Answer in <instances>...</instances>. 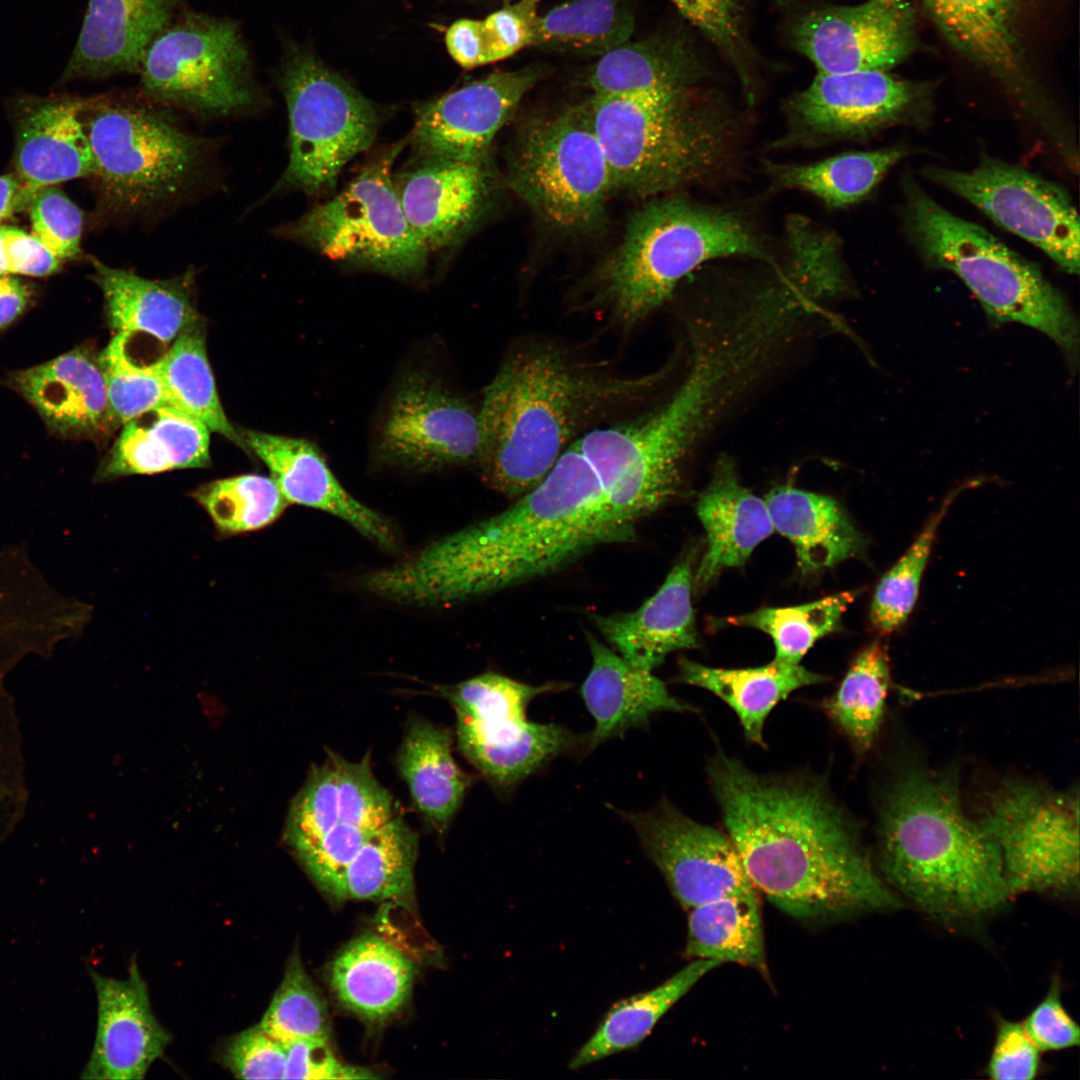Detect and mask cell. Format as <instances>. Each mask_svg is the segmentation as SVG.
I'll return each instance as SVG.
<instances>
[{"instance_id": "9f6ffc18", "label": "cell", "mask_w": 1080, "mask_h": 1080, "mask_svg": "<svg viewBox=\"0 0 1080 1080\" xmlns=\"http://www.w3.org/2000/svg\"><path fill=\"white\" fill-rule=\"evenodd\" d=\"M28 207L32 234L61 262L76 257L83 228L79 208L55 186L40 189Z\"/></svg>"}, {"instance_id": "30bf717a", "label": "cell", "mask_w": 1080, "mask_h": 1080, "mask_svg": "<svg viewBox=\"0 0 1080 1080\" xmlns=\"http://www.w3.org/2000/svg\"><path fill=\"white\" fill-rule=\"evenodd\" d=\"M289 116V163L273 191L315 195L373 143L376 107L310 50L287 52L278 76Z\"/></svg>"}, {"instance_id": "cb8c5ba5", "label": "cell", "mask_w": 1080, "mask_h": 1080, "mask_svg": "<svg viewBox=\"0 0 1080 1080\" xmlns=\"http://www.w3.org/2000/svg\"><path fill=\"white\" fill-rule=\"evenodd\" d=\"M98 1022L91 1057L81 1078L141 1080L168 1046L171 1035L155 1017L135 961L123 980L91 972Z\"/></svg>"}, {"instance_id": "4dcf8cb0", "label": "cell", "mask_w": 1080, "mask_h": 1080, "mask_svg": "<svg viewBox=\"0 0 1080 1080\" xmlns=\"http://www.w3.org/2000/svg\"><path fill=\"white\" fill-rule=\"evenodd\" d=\"M696 510L707 534V550L695 574L698 587L709 584L725 568L742 566L774 532L765 501L741 484L727 456L716 462Z\"/></svg>"}, {"instance_id": "db71d44e", "label": "cell", "mask_w": 1080, "mask_h": 1080, "mask_svg": "<svg viewBox=\"0 0 1080 1080\" xmlns=\"http://www.w3.org/2000/svg\"><path fill=\"white\" fill-rule=\"evenodd\" d=\"M339 821L375 831L393 817L390 793L372 773L369 754L359 762L338 755Z\"/></svg>"}, {"instance_id": "d590c367", "label": "cell", "mask_w": 1080, "mask_h": 1080, "mask_svg": "<svg viewBox=\"0 0 1080 1080\" xmlns=\"http://www.w3.org/2000/svg\"><path fill=\"white\" fill-rule=\"evenodd\" d=\"M679 681L709 690L737 715L745 738L765 746L763 730L772 709L795 690L826 681L800 666L773 661L754 668L723 669L682 658Z\"/></svg>"}, {"instance_id": "9a60e30c", "label": "cell", "mask_w": 1080, "mask_h": 1080, "mask_svg": "<svg viewBox=\"0 0 1080 1080\" xmlns=\"http://www.w3.org/2000/svg\"><path fill=\"white\" fill-rule=\"evenodd\" d=\"M1079 794L1024 780L992 794L977 820L1001 853L1011 897L1079 887Z\"/></svg>"}, {"instance_id": "5b68a950", "label": "cell", "mask_w": 1080, "mask_h": 1080, "mask_svg": "<svg viewBox=\"0 0 1080 1080\" xmlns=\"http://www.w3.org/2000/svg\"><path fill=\"white\" fill-rule=\"evenodd\" d=\"M732 256L771 261L758 234L735 212L680 197L653 201L632 215L599 271V297L631 326L663 305L700 265Z\"/></svg>"}, {"instance_id": "bcb514c9", "label": "cell", "mask_w": 1080, "mask_h": 1080, "mask_svg": "<svg viewBox=\"0 0 1080 1080\" xmlns=\"http://www.w3.org/2000/svg\"><path fill=\"white\" fill-rule=\"evenodd\" d=\"M541 0H518L484 19H460L446 31L450 56L465 69L508 58L531 46Z\"/></svg>"}, {"instance_id": "4316f807", "label": "cell", "mask_w": 1080, "mask_h": 1080, "mask_svg": "<svg viewBox=\"0 0 1080 1080\" xmlns=\"http://www.w3.org/2000/svg\"><path fill=\"white\" fill-rule=\"evenodd\" d=\"M15 165L22 206L40 189L94 175L95 162L79 97L31 98L22 103Z\"/></svg>"}, {"instance_id": "44dd1931", "label": "cell", "mask_w": 1080, "mask_h": 1080, "mask_svg": "<svg viewBox=\"0 0 1080 1080\" xmlns=\"http://www.w3.org/2000/svg\"><path fill=\"white\" fill-rule=\"evenodd\" d=\"M929 88L889 71L817 73L793 97L790 111L798 129L817 138L865 136L910 118Z\"/></svg>"}, {"instance_id": "91938a15", "label": "cell", "mask_w": 1080, "mask_h": 1080, "mask_svg": "<svg viewBox=\"0 0 1080 1080\" xmlns=\"http://www.w3.org/2000/svg\"><path fill=\"white\" fill-rule=\"evenodd\" d=\"M1040 1050L1022 1023L1000 1019L986 1074L994 1080H1031L1039 1073Z\"/></svg>"}, {"instance_id": "74e56055", "label": "cell", "mask_w": 1080, "mask_h": 1080, "mask_svg": "<svg viewBox=\"0 0 1080 1080\" xmlns=\"http://www.w3.org/2000/svg\"><path fill=\"white\" fill-rule=\"evenodd\" d=\"M413 978L412 961L376 936L351 942L330 969L331 985L340 1002L370 1020L395 1013L408 998Z\"/></svg>"}, {"instance_id": "4fadbf2b", "label": "cell", "mask_w": 1080, "mask_h": 1080, "mask_svg": "<svg viewBox=\"0 0 1080 1080\" xmlns=\"http://www.w3.org/2000/svg\"><path fill=\"white\" fill-rule=\"evenodd\" d=\"M138 73L150 99L202 115L245 111L258 96L240 26L199 12L176 16L152 41Z\"/></svg>"}, {"instance_id": "816d5d0a", "label": "cell", "mask_w": 1080, "mask_h": 1080, "mask_svg": "<svg viewBox=\"0 0 1080 1080\" xmlns=\"http://www.w3.org/2000/svg\"><path fill=\"white\" fill-rule=\"evenodd\" d=\"M953 498L945 500L906 552L878 583L870 607V620L881 634L891 633L900 627L912 612L936 533Z\"/></svg>"}, {"instance_id": "ab89813d", "label": "cell", "mask_w": 1080, "mask_h": 1080, "mask_svg": "<svg viewBox=\"0 0 1080 1080\" xmlns=\"http://www.w3.org/2000/svg\"><path fill=\"white\" fill-rule=\"evenodd\" d=\"M721 964L693 959L659 986L616 1002L568 1067L578 1070L639 1045L666 1012L708 972Z\"/></svg>"}, {"instance_id": "e7e4bbea", "label": "cell", "mask_w": 1080, "mask_h": 1080, "mask_svg": "<svg viewBox=\"0 0 1080 1080\" xmlns=\"http://www.w3.org/2000/svg\"><path fill=\"white\" fill-rule=\"evenodd\" d=\"M30 286L16 275H0V330L10 326L31 302Z\"/></svg>"}, {"instance_id": "484cf974", "label": "cell", "mask_w": 1080, "mask_h": 1080, "mask_svg": "<svg viewBox=\"0 0 1080 1080\" xmlns=\"http://www.w3.org/2000/svg\"><path fill=\"white\" fill-rule=\"evenodd\" d=\"M8 385L30 403L56 435L91 437L113 425L98 358L83 348L14 371Z\"/></svg>"}, {"instance_id": "e575fe53", "label": "cell", "mask_w": 1080, "mask_h": 1080, "mask_svg": "<svg viewBox=\"0 0 1080 1080\" xmlns=\"http://www.w3.org/2000/svg\"><path fill=\"white\" fill-rule=\"evenodd\" d=\"M764 501L774 530L794 545L803 573L832 567L861 551V536L833 498L785 485Z\"/></svg>"}, {"instance_id": "ffe728a7", "label": "cell", "mask_w": 1080, "mask_h": 1080, "mask_svg": "<svg viewBox=\"0 0 1080 1080\" xmlns=\"http://www.w3.org/2000/svg\"><path fill=\"white\" fill-rule=\"evenodd\" d=\"M546 74L536 64L495 72L420 105L413 146L423 159L473 161L488 155L497 132Z\"/></svg>"}, {"instance_id": "836d02e7", "label": "cell", "mask_w": 1080, "mask_h": 1080, "mask_svg": "<svg viewBox=\"0 0 1080 1080\" xmlns=\"http://www.w3.org/2000/svg\"><path fill=\"white\" fill-rule=\"evenodd\" d=\"M92 264L107 322L116 333H143L169 344L199 320L186 276L151 280L97 259Z\"/></svg>"}, {"instance_id": "8992f818", "label": "cell", "mask_w": 1080, "mask_h": 1080, "mask_svg": "<svg viewBox=\"0 0 1080 1080\" xmlns=\"http://www.w3.org/2000/svg\"><path fill=\"white\" fill-rule=\"evenodd\" d=\"M906 231L925 261L960 278L989 318L1016 322L1051 338L1077 363L1079 324L1041 270L985 228L933 200L913 180L904 183Z\"/></svg>"}, {"instance_id": "f6af8a7d", "label": "cell", "mask_w": 1080, "mask_h": 1080, "mask_svg": "<svg viewBox=\"0 0 1080 1080\" xmlns=\"http://www.w3.org/2000/svg\"><path fill=\"white\" fill-rule=\"evenodd\" d=\"M903 147L851 152L811 164H772L779 184L813 194L833 208L864 198L903 156Z\"/></svg>"}, {"instance_id": "ba28073f", "label": "cell", "mask_w": 1080, "mask_h": 1080, "mask_svg": "<svg viewBox=\"0 0 1080 1080\" xmlns=\"http://www.w3.org/2000/svg\"><path fill=\"white\" fill-rule=\"evenodd\" d=\"M103 204L137 213L176 199L198 176L204 146L150 106L110 96L79 98Z\"/></svg>"}, {"instance_id": "d4e9b609", "label": "cell", "mask_w": 1080, "mask_h": 1080, "mask_svg": "<svg viewBox=\"0 0 1080 1080\" xmlns=\"http://www.w3.org/2000/svg\"><path fill=\"white\" fill-rule=\"evenodd\" d=\"M181 0H89L60 82L138 72L152 41L176 17Z\"/></svg>"}, {"instance_id": "f1b7e54d", "label": "cell", "mask_w": 1080, "mask_h": 1080, "mask_svg": "<svg viewBox=\"0 0 1080 1080\" xmlns=\"http://www.w3.org/2000/svg\"><path fill=\"white\" fill-rule=\"evenodd\" d=\"M586 640L592 666L580 693L595 720L590 750L629 729L646 727L656 713L695 710L672 696L652 671L633 666L591 633Z\"/></svg>"}, {"instance_id": "e0dca14e", "label": "cell", "mask_w": 1080, "mask_h": 1080, "mask_svg": "<svg viewBox=\"0 0 1080 1080\" xmlns=\"http://www.w3.org/2000/svg\"><path fill=\"white\" fill-rule=\"evenodd\" d=\"M478 411L424 370L407 372L380 425L377 455L417 471L476 463Z\"/></svg>"}, {"instance_id": "7402d4cb", "label": "cell", "mask_w": 1080, "mask_h": 1080, "mask_svg": "<svg viewBox=\"0 0 1080 1080\" xmlns=\"http://www.w3.org/2000/svg\"><path fill=\"white\" fill-rule=\"evenodd\" d=\"M495 186L488 155L423 159L395 185L405 216L428 250L456 245L487 210Z\"/></svg>"}, {"instance_id": "60d3db41", "label": "cell", "mask_w": 1080, "mask_h": 1080, "mask_svg": "<svg viewBox=\"0 0 1080 1080\" xmlns=\"http://www.w3.org/2000/svg\"><path fill=\"white\" fill-rule=\"evenodd\" d=\"M635 27L629 0H567L538 15L531 46L602 56L629 40Z\"/></svg>"}, {"instance_id": "277c9868", "label": "cell", "mask_w": 1080, "mask_h": 1080, "mask_svg": "<svg viewBox=\"0 0 1080 1080\" xmlns=\"http://www.w3.org/2000/svg\"><path fill=\"white\" fill-rule=\"evenodd\" d=\"M660 376H600L554 346L516 349L485 387L478 410L483 480L518 499L542 482L584 424Z\"/></svg>"}, {"instance_id": "680465c9", "label": "cell", "mask_w": 1080, "mask_h": 1080, "mask_svg": "<svg viewBox=\"0 0 1080 1080\" xmlns=\"http://www.w3.org/2000/svg\"><path fill=\"white\" fill-rule=\"evenodd\" d=\"M224 1064L241 1079H285V1046L259 1025L234 1035L223 1052Z\"/></svg>"}, {"instance_id": "c3c4849f", "label": "cell", "mask_w": 1080, "mask_h": 1080, "mask_svg": "<svg viewBox=\"0 0 1080 1080\" xmlns=\"http://www.w3.org/2000/svg\"><path fill=\"white\" fill-rule=\"evenodd\" d=\"M854 598V593L842 592L799 606L759 609L726 621L767 633L775 645L774 660L796 665L818 639L839 628Z\"/></svg>"}, {"instance_id": "603a6c76", "label": "cell", "mask_w": 1080, "mask_h": 1080, "mask_svg": "<svg viewBox=\"0 0 1080 1080\" xmlns=\"http://www.w3.org/2000/svg\"><path fill=\"white\" fill-rule=\"evenodd\" d=\"M238 431L247 451L267 466L288 504L327 513L380 548L396 549L397 538L389 521L341 485L314 443L247 428Z\"/></svg>"}, {"instance_id": "94428289", "label": "cell", "mask_w": 1080, "mask_h": 1080, "mask_svg": "<svg viewBox=\"0 0 1080 1080\" xmlns=\"http://www.w3.org/2000/svg\"><path fill=\"white\" fill-rule=\"evenodd\" d=\"M1021 1023L1041 1052L1079 1045V1026L1062 1002L1058 976L1053 978L1046 995Z\"/></svg>"}, {"instance_id": "83f0119b", "label": "cell", "mask_w": 1080, "mask_h": 1080, "mask_svg": "<svg viewBox=\"0 0 1080 1080\" xmlns=\"http://www.w3.org/2000/svg\"><path fill=\"white\" fill-rule=\"evenodd\" d=\"M692 561L687 556L640 607L591 620L609 646L637 668L652 671L676 650L697 647L691 602Z\"/></svg>"}, {"instance_id": "b9f144b4", "label": "cell", "mask_w": 1080, "mask_h": 1080, "mask_svg": "<svg viewBox=\"0 0 1080 1080\" xmlns=\"http://www.w3.org/2000/svg\"><path fill=\"white\" fill-rule=\"evenodd\" d=\"M199 320L186 328L155 361L168 406L199 420L210 432L247 450L238 429L228 420L221 405L206 353L205 332Z\"/></svg>"}, {"instance_id": "9c48e42d", "label": "cell", "mask_w": 1080, "mask_h": 1080, "mask_svg": "<svg viewBox=\"0 0 1080 1080\" xmlns=\"http://www.w3.org/2000/svg\"><path fill=\"white\" fill-rule=\"evenodd\" d=\"M507 181L551 228L568 234L601 228L614 189L586 101L530 119L520 128Z\"/></svg>"}, {"instance_id": "03108f58", "label": "cell", "mask_w": 1080, "mask_h": 1080, "mask_svg": "<svg viewBox=\"0 0 1080 1080\" xmlns=\"http://www.w3.org/2000/svg\"><path fill=\"white\" fill-rule=\"evenodd\" d=\"M21 207V186L17 176H0V223Z\"/></svg>"}, {"instance_id": "3957f363", "label": "cell", "mask_w": 1080, "mask_h": 1080, "mask_svg": "<svg viewBox=\"0 0 1080 1080\" xmlns=\"http://www.w3.org/2000/svg\"><path fill=\"white\" fill-rule=\"evenodd\" d=\"M878 852L888 885L936 920L980 918L1012 898L999 848L965 813L952 774L916 765L896 776L880 806Z\"/></svg>"}, {"instance_id": "d6986e66", "label": "cell", "mask_w": 1080, "mask_h": 1080, "mask_svg": "<svg viewBox=\"0 0 1080 1080\" xmlns=\"http://www.w3.org/2000/svg\"><path fill=\"white\" fill-rule=\"evenodd\" d=\"M792 42L819 73L889 71L916 47V10L911 0L814 9L795 22Z\"/></svg>"}, {"instance_id": "7dc6e473", "label": "cell", "mask_w": 1080, "mask_h": 1080, "mask_svg": "<svg viewBox=\"0 0 1080 1080\" xmlns=\"http://www.w3.org/2000/svg\"><path fill=\"white\" fill-rule=\"evenodd\" d=\"M192 496L223 535L265 528L275 522L288 505L273 479L259 474L214 480L198 487Z\"/></svg>"}, {"instance_id": "1f68e13d", "label": "cell", "mask_w": 1080, "mask_h": 1080, "mask_svg": "<svg viewBox=\"0 0 1080 1080\" xmlns=\"http://www.w3.org/2000/svg\"><path fill=\"white\" fill-rule=\"evenodd\" d=\"M209 446L210 430L202 422L171 406H162L123 425L96 479L207 467Z\"/></svg>"}, {"instance_id": "5bb4252c", "label": "cell", "mask_w": 1080, "mask_h": 1080, "mask_svg": "<svg viewBox=\"0 0 1080 1080\" xmlns=\"http://www.w3.org/2000/svg\"><path fill=\"white\" fill-rule=\"evenodd\" d=\"M567 685H529L486 672L439 693L454 707L462 754L497 789H510L548 761L574 748L579 737L555 724L531 722L530 702Z\"/></svg>"}, {"instance_id": "d6a6232c", "label": "cell", "mask_w": 1080, "mask_h": 1080, "mask_svg": "<svg viewBox=\"0 0 1080 1080\" xmlns=\"http://www.w3.org/2000/svg\"><path fill=\"white\" fill-rule=\"evenodd\" d=\"M703 65L689 40L661 32L626 41L600 59L587 76L593 95L667 94L694 88Z\"/></svg>"}, {"instance_id": "f5cc1de1", "label": "cell", "mask_w": 1080, "mask_h": 1080, "mask_svg": "<svg viewBox=\"0 0 1080 1080\" xmlns=\"http://www.w3.org/2000/svg\"><path fill=\"white\" fill-rule=\"evenodd\" d=\"M338 822V754L329 751L292 799L283 840L298 856L312 849Z\"/></svg>"}, {"instance_id": "681fc988", "label": "cell", "mask_w": 1080, "mask_h": 1080, "mask_svg": "<svg viewBox=\"0 0 1080 1080\" xmlns=\"http://www.w3.org/2000/svg\"><path fill=\"white\" fill-rule=\"evenodd\" d=\"M130 337L125 332H117L98 357L113 425H124L149 411L168 406L155 362H135L128 353Z\"/></svg>"}, {"instance_id": "6125c7cd", "label": "cell", "mask_w": 1080, "mask_h": 1080, "mask_svg": "<svg viewBox=\"0 0 1080 1080\" xmlns=\"http://www.w3.org/2000/svg\"><path fill=\"white\" fill-rule=\"evenodd\" d=\"M285 1046V1079H367L370 1071L343 1065L328 1046V1041L297 1040Z\"/></svg>"}, {"instance_id": "7c38bea8", "label": "cell", "mask_w": 1080, "mask_h": 1080, "mask_svg": "<svg viewBox=\"0 0 1080 1080\" xmlns=\"http://www.w3.org/2000/svg\"><path fill=\"white\" fill-rule=\"evenodd\" d=\"M402 144L385 150L333 198L281 226L279 235L345 264L401 278L422 273L429 250L392 181Z\"/></svg>"}, {"instance_id": "be15d7a7", "label": "cell", "mask_w": 1080, "mask_h": 1080, "mask_svg": "<svg viewBox=\"0 0 1080 1080\" xmlns=\"http://www.w3.org/2000/svg\"><path fill=\"white\" fill-rule=\"evenodd\" d=\"M60 266L61 261L32 233L0 226V275L44 277Z\"/></svg>"}, {"instance_id": "8fae6325", "label": "cell", "mask_w": 1080, "mask_h": 1080, "mask_svg": "<svg viewBox=\"0 0 1080 1080\" xmlns=\"http://www.w3.org/2000/svg\"><path fill=\"white\" fill-rule=\"evenodd\" d=\"M701 437L696 412L671 395L646 415L584 433L568 447L596 480L612 515L635 528L677 493L682 464Z\"/></svg>"}, {"instance_id": "7bdbcfd3", "label": "cell", "mask_w": 1080, "mask_h": 1080, "mask_svg": "<svg viewBox=\"0 0 1080 1080\" xmlns=\"http://www.w3.org/2000/svg\"><path fill=\"white\" fill-rule=\"evenodd\" d=\"M418 834L401 816H393L364 842L345 875V898L388 900L414 891Z\"/></svg>"}, {"instance_id": "2e32d148", "label": "cell", "mask_w": 1080, "mask_h": 1080, "mask_svg": "<svg viewBox=\"0 0 1080 1080\" xmlns=\"http://www.w3.org/2000/svg\"><path fill=\"white\" fill-rule=\"evenodd\" d=\"M924 173L999 226L1041 249L1066 272L1079 273V217L1062 187L988 156L968 171L928 166Z\"/></svg>"}, {"instance_id": "ee69618b", "label": "cell", "mask_w": 1080, "mask_h": 1080, "mask_svg": "<svg viewBox=\"0 0 1080 1080\" xmlns=\"http://www.w3.org/2000/svg\"><path fill=\"white\" fill-rule=\"evenodd\" d=\"M890 682L887 651L875 641L856 656L834 695L823 705L860 754L870 751L879 735Z\"/></svg>"}, {"instance_id": "f546056e", "label": "cell", "mask_w": 1080, "mask_h": 1080, "mask_svg": "<svg viewBox=\"0 0 1080 1080\" xmlns=\"http://www.w3.org/2000/svg\"><path fill=\"white\" fill-rule=\"evenodd\" d=\"M959 53L1022 95L1030 82L1018 28L1020 0H922Z\"/></svg>"}, {"instance_id": "ac0fdd59", "label": "cell", "mask_w": 1080, "mask_h": 1080, "mask_svg": "<svg viewBox=\"0 0 1080 1080\" xmlns=\"http://www.w3.org/2000/svg\"><path fill=\"white\" fill-rule=\"evenodd\" d=\"M619 814L686 911L734 895L757 893L727 833L699 823L666 799L654 808Z\"/></svg>"}, {"instance_id": "f907efd6", "label": "cell", "mask_w": 1080, "mask_h": 1080, "mask_svg": "<svg viewBox=\"0 0 1080 1080\" xmlns=\"http://www.w3.org/2000/svg\"><path fill=\"white\" fill-rule=\"evenodd\" d=\"M258 1025L283 1045L297 1040L328 1041L326 1005L297 953L289 958L283 979Z\"/></svg>"}, {"instance_id": "7a4b0ae2", "label": "cell", "mask_w": 1080, "mask_h": 1080, "mask_svg": "<svg viewBox=\"0 0 1080 1080\" xmlns=\"http://www.w3.org/2000/svg\"><path fill=\"white\" fill-rule=\"evenodd\" d=\"M633 536L585 465L564 450L542 482L507 509L366 573L361 586L398 605L453 606L553 574Z\"/></svg>"}, {"instance_id": "f35d334b", "label": "cell", "mask_w": 1080, "mask_h": 1080, "mask_svg": "<svg viewBox=\"0 0 1080 1080\" xmlns=\"http://www.w3.org/2000/svg\"><path fill=\"white\" fill-rule=\"evenodd\" d=\"M688 912L686 958L731 962L767 976L757 893L718 898Z\"/></svg>"}, {"instance_id": "8d00e7d4", "label": "cell", "mask_w": 1080, "mask_h": 1080, "mask_svg": "<svg viewBox=\"0 0 1080 1080\" xmlns=\"http://www.w3.org/2000/svg\"><path fill=\"white\" fill-rule=\"evenodd\" d=\"M448 729L423 718L408 722L397 767L424 819L444 832L462 804L470 783L452 756Z\"/></svg>"}, {"instance_id": "52a82bcc", "label": "cell", "mask_w": 1080, "mask_h": 1080, "mask_svg": "<svg viewBox=\"0 0 1080 1080\" xmlns=\"http://www.w3.org/2000/svg\"><path fill=\"white\" fill-rule=\"evenodd\" d=\"M687 89L586 101L613 189L649 197L714 174L728 152V123Z\"/></svg>"}, {"instance_id": "6da1fadb", "label": "cell", "mask_w": 1080, "mask_h": 1080, "mask_svg": "<svg viewBox=\"0 0 1080 1080\" xmlns=\"http://www.w3.org/2000/svg\"><path fill=\"white\" fill-rule=\"evenodd\" d=\"M707 776L754 888L782 911L827 920L901 907L823 778L760 774L722 751Z\"/></svg>"}, {"instance_id": "6f0895ef", "label": "cell", "mask_w": 1080, "mask_h": 1080, "mask_svg": "<svg viewBox=\"0 0 1080 1080\" xmlns=\"http://www.w3.org/2000/svg\"><path fill=\"white\" fill-rule=\"evenodd\" d=\"M373 832L339 821L312 849L297 858L322 890L344 900L347 868Z\"/></svg>"}, {"instance_id": "11a10c76", "label": "cell", "mask_w": 1080, "mask_h": 1080, "mask_svg": "<svg viewBox=\"0 0 1080 1080\" xmlns=\"http://www.w3.org/2000/svg\"><path fill=\"white\" fill-rule=\"evenodd\" d=\"M720 49L748 82L744 30L747 0H668Z\"/></svg>"}]
</instances>
